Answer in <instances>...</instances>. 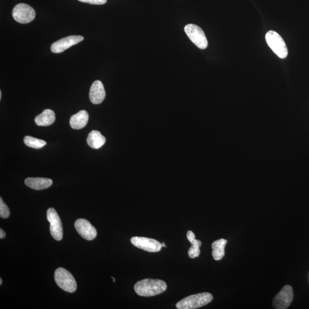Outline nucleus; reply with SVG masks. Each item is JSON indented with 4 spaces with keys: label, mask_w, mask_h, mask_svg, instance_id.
I'll list each match as a JSON object with an SVG mask.
<instances>
[{
    "label": "nucleus",
    "mask_w": 309,
    "mask_h": 309,
    "mask_svg": "<svg viewBox=\"0 0 309 309\" xmlns=\"http://www.w3.org/2000/svg\"><path fill=\"white\" fill-rule=\"evenodd\" d=\"M167 284L160 280L144 279L137 282L134 286L136 293L142 297H153L163 293Z\"/></svg>",
    "instance_id": "obj_1"
},
{
    "label": "nucleus",
    "mask_w": 309,
    "mask_h": 309,
    "mask_svg": "<svg viewBox=\"0 0 309 309\" xmlns=\"http://www.w3.org/2000/svg\"><path fill=\"white\" fill-rule=\"evenodd\" d=\"M213 299L211 294L202 293L185 297L176 305L178 309H194L204 307L210 303Z\"/></svg>",
    "instance_id": "obj_2"
},
{
    "label": "nucleus",
    "mask_w": 309,
    "mask_h": 309,
    "mask_svg": "<svg viewBox=\"0 0 309 309\" xmlns=\"http://www.w3.org/2000/svg\"><path fill=\"white\" fill-rule=\"evenodd\" d=\"M54 277L58 286L63 290L71 293L77 290V282L72 274L66 269L63 267L58 268L55 271Z\"/></svg>",
    "instance_id": "obj_3"
},
{
    "label": "nucleus",
    "mask_w": 309,
    "mask_h": 309,
    "mask_svg": "<svg viewBox=\"0 0 309 309\" xmlns=\"http://www.w3.org/2000/svg\"><path fill=\"white\" fill-rule=\"evenodd\" d=\"M265 38L268 46L277 56L283 59L287 56L288 50L286 45L279 34L275 31L270 30L266 33Z\"/></svg>",
    "instance_id": "obj_4"
},
{
    "label": "nucleus",
    "mask_w": 309,
    "mask_h": 309,
    "mask_svg": "<svg viewBox=\"0 0 309 309\" xmlns=\"http://www.w3.org/2000/svg\"><path fill=\"white\" fill-rule=\"evenodd\" d=\"M184 32L198 48L205 50L207 47V39L201 27L194 24H188L184 27Z\"/></svg>",
    "instance_id": "obj_5"
},
{
    "label": "nucleus",
    "mask_w": 309,
    "mask_h": 309,
    "mask_svg": "<svg viewBox=\"0 0 309 309\" xmlns=\"http://www.w3.org/2000/svg\"><path fill=\"white\" fill-rule=\"evenodd\" d=\"M13 19L21 24H27L32 22L35 19V10L29 5L20 3L16 5L13 9Z\"/></svg>",
    "instance_id": "obj_6"
},
{
    "label": "nucleus",
    "mask_w": 309,
    "mask_h": 309,
    "mask_svg": "<svg viewBox=\"0 0 309 309\" xmlns=\"http://www.w3.org/2000/svg\"><path fill=\"white\" fill-rule=\"evenodd\" d=\"M47 219L50 223V232L53 238L58 241L63 238V226L60 216L53 208H50L47 210Z\"/></svg>",
    "instance_id": "obj_7"
},
{
    "label": "nucleus",
    "mask_w": 309,
    "mask_h": 309,
    "mask_svg": "<svg viewBox=\"0 0 309 309\" xmlns=\"http://www.w3.org/2000/svg\"><path fill=\"white\" fill-rule=\"evenodd\" d=\"M293 300V288L290 285H286L274 297L273 307L276 309H286L289 307Z\"/></svg>",
    "instance_id": "obj_8"
},
{
    "label": "nucleus",
    "mask_w": 309,
    "mask_h": 309,
    "mask_svg": "<svg viewBox=\"0 0 309 309\" xmlns=\"http://www.w3.org/2000/svg\"><path fill=\"white\" fill-rule=\"evenodd\" d=\"M134 246L150 253L159 252L162 248V245L157 240L146 237L134 236L130 239Z\"/></svg>",
    "instance_id": "obj_9"
},
{
    "label": "nucleus",
    "mask_w": 309,
    "mask_h": 309,
    "mask_svg": "<svg viewBox=\"0 0 309 309\" xmlns=\"http://www.w3.org/2000/svg\"><path fill=\"white\" fill-rule=\"evenodd\" d=\"M83 40L84 37L79 35L64 37L52 44L51 50L54 53H62L68 50V48L81 42Z\"/></svg>",
    "instance_id": "obj_10"
},
{
    "label": "nucleus",
    "mask_w": 309,
    "mask_h": 309,
    "mask_svg": "<svg viewBox=\"0 0 309 309\" xmlns=\"http://www.w3.org/2000/svg\"><path fill=\"white\" fill-rule=\"evenodd\" d=\"M77 232L86 240H92L97 236V231L91 223L85 219H78L75 223Z\"/></svg>",
    "instance_id": "obj_11"
},
{
    "label": "nucleus",
    "mask_w": 309,
    "mask_h": 309,
    "mask_svg": "<svg viewBox=\"0 0 309 309\" xmlns=\"http://www.w3.org/2000/svg\"><path fill=\"white\" fill-rule=\"evenodd\" d=\"M89 99L94 104H101L105 97V91L102 82L96 80L93 82L89 91Z\"/></svg>",
    "instance_id": "obj_12"
},
{
    "label": "nucleus",
    "mask_w": 309,
    "mask_h": 309,
    "mask_svg": "<svg viewBox=\"0 0 309 309\" xmlns=\"http://www.w3.org/2000/svg\"><path fill=\"white\" fill-rule=\"evenodd\" d=\"M27 187L36 190H41L49 188L53 183L51 179L43 178H27L25 180Z\"/></svg>",
    "instance_id": "obj_13"
},
{
    "label": "nucleus",
    "mask_w": 309,
    "mask_h": 309,
    "mask_svg": "<svg viewBox=\"0 0 309 309\" xmlns=\"http://www.w3.org/2000/svg\"><path fill=\"white\" fill-rule=\"evenodd\" d=\"M88 113L82 110L76 114L72 115L70 119V126L72 129H80L84 128L88 122Z\"/></svg>",
    "instance_id": "obj_14"
},
{
    "label": "nucleus",
    "mask_w": 309,
    "mask_h": 309,
    "mask_svg": "<svg viewBox=\"0 0 309 309\" xmlns=\"http://www.w3.org/2000/svg\"><path fill=\"white\" fill-rule=\"evenodd\" d=\"M56 117L55 113L52 110L47 109L41 113L39 115L36 117L35 123L37 126L46 127L49 126L55 121Z\"/></svg>",
    "instance_id": "obj_15"
},
{
    "label": "nucleus",
    "mask_w": 309,
    "mask_h": 309,
    "mask_svg": "<svg viewBox=\"0 0 309 309\" xmlns=\"http://www.w3.org/2000/svg\"><path fill=\"white\" fill-rule=\"evenodd\" d=\"M105 142V137L98 130H92L87 139L88 146L94 149H99L104 145Z\"/></svg>",
    "instance_id": "obj_16"
},
{
    "label": "nucleus",
    "mask_w": 309,
    "mask_h": 309,
    "mask_svg": "<svg viewBox=\"0 0 309 309\" xmlns=\"http://www.w3.org/2000/svg\"><path fill=\"white\" fill-rule=\"evenodd\" d=\"M187 237L192 245L188 251V255L190 258L193 259L200 255L201 250L199 247L201 246L202 242L200 240L195 239L194 233L191 230L187 232Z\"/></svg>",
    "instance_id": "obj_17"
},
{
    "label": "nucleus",
    "mask_w": 309,
    "mask_h": 309,
    "mask_svg": "<svg viewBox=\"0 0 309 309\" xmlns=\"http://www.w3.org/2000/svg\"><path fill=\"white\" fill-rule=\"evenodd\" d=\"M227 243H228V240L225 239H219L212 243V255L215 260H221L224 257L225 248Z\"/></svg>",
    "instance_id": "obj_18"
},
{
    "label": "nucleus",
    "mask_w": 309,
    "mask_h": 309,
    "mask_svg": "<svg viewBox=\"0 0 309 309\" xmlns=\"http://www.w3.org/2000/svg\"><path fill=\"white\" fill-rule=\"evenodd\" d=\"M24 142L26 146L35 149H41L47 144L46 141L34 138V137L30 136H25L24 139Z\"/></svg>",
    "instance_id": "obj_19"
},
{
    "label": "nucleus",
    "mask_w": 309,
    "mask_h": 309,
    "mask_svg": "<svg viewBox=\"0 0 309 309\" xmlns=\"http://www.w3.org/2000/svg\"><path fill=\"white\" fill-rule=\"evenodd\" d=\"M10 215L9 209L2 201V198H0V216L3 219H6Z\"/></svg>",
    "instance_id": "obj_20"
},
{
    "label": "nucleus",
    "mask_w": 309,
    "mask_h": 309,
    "mask_svg": "<svg viewBox=\"0 0 309 309\" xmlns=\"http://www.w3.org/2000/svg\"><path fill=\"white\" fill-rule=\"evenodd\" d=\"M78 1L93 5H103L105 4L107 0H78Z\"/></svg>",
    "instance_id": "obj_21"
},
{
    "label": "nucleus",
    "mask_w": 309,
    "mask_h": 309,
    "mask_svg": "<svg viewBox=\"0 0 309 309\" xmlns=\"http://www.w3.org/2000/svg\"><path fill=\"white\" fill-rule=\"evenodd\" d=\"M6 236V233L3 230L1 229H0V239L4 238Z\"/></svg>",
    "instance_id": "obj_22"
},
{
    "label": "nucleus",
    "mask_w": 309,
    "mask_h": 309,
    "mask_svg": "<svg viewBox=\"0 0 309 309\" xmlns=\"http://www.w3.org/2000/svg\"><path fill=\"white\" fill-rule=\"evenodd\" d=\"M2 283V280L1 278H0V285H1Z\"/></svg>",
    "instance_id": "obj_23"
},
{
    "label": "nucleus",
    "mask_w": 309,
    "mask_h": 309,
    "mask_svg": "<svg viewBox=\"0 0 309 309\" xmlns=\"http://www.w3.org/2000/svg\"><path fill=\"white\" fill-rule=\"evenodd\" d=\"M1 97H2V92L1 91H0V99H1Z\"/></svg>",
    "instance_id": "obj_24"
},
{
    "label": "nucleus",
    "mask_w": 309,
    "mask_h": 309,
    "mask_svg": "<svg viewBox=\"0 0 309 309\" xmlns=\"http://www.w3.org/2000/svg\"><path fill=\"white\" fill-rule=\"evenodd\" d=\"M161 245H162V247H163V246H164V247H166V245H165L164 243H161Z\"/></svg>",
    "instance_id": "obj_25"
}]
</instances>
